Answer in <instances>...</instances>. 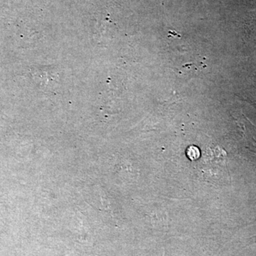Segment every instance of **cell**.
Segmentation results:
<instances>
[{
	"label": "cell",
	"mask_w": 256,
	"mask_h": 256,
	"mask_svg": "<svg viewBox=\"0 0 256 256\" xmlns=\"http://www.w3.org/2000/svg\"><path fill=\"white\" fill-rule=\"evenodd\" d=\"M200 150L195 146H190L188 151V156L191 160H197L200 158Z\"/></svg>",
	"instance_id": "2"
},
{
	"label": "cell",
	"mask_w": 256,
	"mask_h": 256,
	"mask_svg": "<svg viewBox=\"0 0 256 256\" xmlns=\"http://www.w3.org/2000/svg\"><path fill=\"white\" fill-rule=\"evenodd\" d=\"M216 153H207L206 156H204L202 160L203 173L206 178L210 180H222L223 176H227L226 165V152L223 150H220Z\"/></svg>",
	"instance_id": "1"
}]
</instances>
